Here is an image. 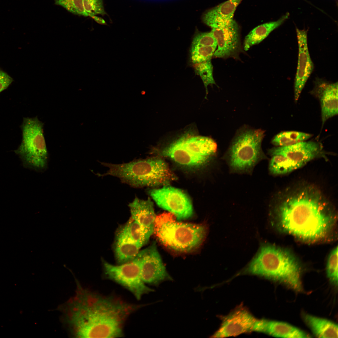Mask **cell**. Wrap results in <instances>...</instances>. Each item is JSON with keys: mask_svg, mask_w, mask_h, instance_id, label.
Instances as JSON below:
<instances>
[{"mask_svg": "<svg viewBox=\"0 0 338 338\" xmlns=\"http://www.w3.org/2000/svg\"><path fill=\"white\" fill-rule=\"evenodd\" d=\"M76 283L75 295L59 308L72 335L80 338L122 336L125 321L141 305L93 292Z\"/></svg>", "mask_w": 338, "mask_h": 338, "instance_id": "obj_1", "label": "cell"}, {"mask_svg": "<svg viewBox=\"0 0 338 338\" xmlns=\"http://www.w3.org/2000/svg\"><path fill=\"white\" fill-rule=\"evenodd\" d=\"M274 211L285 232L303 240L325 237L335 223V211L318 188L300 186L277 196Z\"/></svg>", "mask_w": 338, "mask_h": 338, "instance_id": "obj_2", "label": "cell"}, {"mask_svg": "<svg viewBox=\"0 0 338 338\" xmlns=\"http://www.w3.org/2000/svg\"><path fill=\"white\" fill-rule=\"evenodd\" d=\"M244 271L279 281L296 290L302 288L300 268L295 259L288 251L274 245L261 246Z\"/></svg>", "mask_w": 338, "mask_h": 338, "instance_id": "obj_3", "label": "cell"}, {"mask_svg": "<svg viewBox=\"0 0 338 338\" xmlns=\"http://www.w3.org/2000/svg\"><path fill=\"white\" fill-rule=\"evenodd\" d=\"M108 168L100 177L110 175L135 188L166 186L176 179L166 163L156 157L140 159L120 164L101 162Z\"/></svg>", "mask_w": 338, "mask_h": 338, "instance_id": "obj_4", "label": "cell"}, {"mask_svg": "<svg viewBox=\"0 0 338 338\" xmlns=\"http://www.w3.org/2000/svg\"><path fill=\"white\" fill-rule=\"evenodd\" d=\"M206 232L205 226L179 222L169 213L156 216L154 233L165 246L178 251L188 252L201 244Z\"/></svg>", "mask_w": 338, "mask_h": 338, "instance_id": "obj_5", "label": "cell"}, {"mask_svg": "<svg viewBox=\"0 0 338 338\" xmlns=\"http://www.w3.org/2000/svg\"><path fill=\"white\" fill-rule=\"evenodd\" d=\"M264 131L244 128L239 131L227 152L228 161L232 171L250 173L261 160L267 158L261 148Z\"/></svg>", "mask_w": 338, "mask_h": 338, "instance_id": "obj_6", "label": "cell"}, {"mask_svg": "<svg viewBox=\"0 0 338 338\" xmlns=\"http://www.w3.org/2000/svg\"><path fill=\"white\" fill-rule=\"evenodd\" d=\"M217 145L206 136H184L164 149L162 155L186 166L198 167L207 163L215 154Z\"/></svg>", "mask_w": 338, "mask_h": 338, "instance_id": "obj_7", "label": "cell"}, {"mask_svg": "<svg viewBox=\"0 0 338 338\" xmlns=\"http://www.w3.org/2000/svg\"><path fill=\"white\" fill-rule=\"evenodd\" d=\"M43 126L37 117L24 118L21 126L22 141L15 151L26 164L40 170L46 167L48 158Z\"/></svg>", "mask_w": 338, "mask_h": 338, "instance_id": "obj_8", "label": "cell"}, {"mask_svg": "<svg viewBox=\"0 0 338 338\" xmlns=\"http://www.w3.org/2000/svg\"><path fill=\"white\" fill-rule=\"evenodd\" d=\"M104 273L110 279L129 291L138 300L154 290L142 280L141 272L140 259L138 254L132 260L118 265L104 261Z\"/></svg>", "mask_w": 338, "mask_h": 338, "instance_id": "obj_9", "label": "cell"}, {"mask_svg": "<svg viewBox=\"0 0 338 338\" xmlns=\"http://www.w3.org/2000/svg\"><path fill=\"white\" fill-rule=\"evenodd\" d=\"M149 194L160 207L174 215L177 220L187 219L193 213L191 201L187 195L178 189L169 186L153 189Z\"/></svg>", "mask_w": 338, "mask_h": 338, "instance_id": "obj_10", "label": "cell"}, {"mask_svg": "<svg viewBox=\"0 0 338 338\" xmlns=\"http://www.w3.org/2000/svg\"><path fill=\"white\" fill-rule=\"evenodd\" d=\"M140 259L141 275L146 284L158 286L166 281H172L167 273L155 243L138 253Z\"/></svg>", "mask_w": 338, "mask_h": 338, "instance_id": "obj_11", "label": "cell"}, {"mask_svg": "<svg viewBox=\"0 0 338 338\" xmlns=\"http://www.w3.org/2000/svg\"><path fill=\"white\" fill-rule=\"evenodd\" d=\"M212 28L211 32L218 46L213 56L224 59L238 58L242 49L239 28L237 22L233 19L226 25Z\"/></svg>", "mask_w": 338, "mask_h": 338, "instance_id": "obj_12", "label": "cell"}, {"mask_svg": "<svg viewBox=\"0 0 338 338\" xmlns=\"http://www.w3.org/2000/svg\"><path fill=\"white\" fill-rule=\"evenodd\" d=\"M269 153L271 156L280 154L285 156L297 169L315 158L325 155L320 144L313 141H305L289 146H277L269 149Z\"/></svg>", "mask_w": 338, "mask_h": 338, "instance_id": "obj_13", "label": "cell"}, {"mask_svg": "<svg viewBox=\"0 0 338 338\" xmlns=\"http://www.w3.org/2000/svg\"><path fill=\"white\" fill-rule=\"evenodd\" d=\"M257 320L245 308H238L223 318L220 327L212 337L236 336L253 331Z\"/></svg>", "mask_w": 338, "mask_h": 338, "instance_id": "obj_14", "label": "cell"}, {"mask_svg": "<svg viewBox=\"0 0 338 338\" xmlns=\"http://www.w3.org/2000/svg\"><path fill=\"white\" fill-rule=\"evenodd\" d=\"M298 45V65L294 83V98L297 102L312 72L314 64L307 44V30L296 28Z\"/></svg>", "mask_w": 338, "mask_h": 338, "instance_id": "obj_15", "label": "cell"}, {"mask_svg": "<svg viewBox=\"0 0 338 338\" xmlns=\"http://www.w3.org/2000/svg\"><path fill=\"white\" fill-rule=\"evenodd\" d=\"M311 93L320 101L323 126L327 120L338 114V83L318 82Z\"/></svg>", "mask_w": 338, "mask_h": 338, "instance_id": "obj_16", "label": "cell"}, {"mask_svg": "<svg viewBox=\"0 0 338 338\" xmlns=\"http://www.w3.org/2000/svg\"><path fill=\"white\" fill-rule=\"evenodd\" d=\"M128 206L131 217L140 225L148 241L154 233L156 217L152 202L149 197L145 200L136 197Z\"/></svg>", "mask_w": 338, "mask_h": 338, "instance_id": "obj_17", "label": "cell"}, {"mask_svg": "<svg viewBox=\"0 0 338 338\" xmlns=\"http://www.w3.org/2000/svg\"><path fill=\"white\" fill-rule=\"evenodd\" d=\"M253 331L265 333L282 338H300L310 337L305 332L289 324L266 319L257 320Z\"/></svg>", "mask_w": 338, "mask_h": 338, "instance_id": "obj_18", "label": "cell"}, {"mask_svg": "<svg viewBox=\"0 0 338 338\" xmlns=\"http://www.w3.org/2000/svg\"><path fill=\"white\" fill-rule=\"evenodd\" d=\"M243 0H228L208 10L203 15V20L212 28L226 25L233 20L234 12Z\"/></svg>", "mask_w": 338, "mask_h": 338, "instance_id": "obj_19", "label": "cell"}, {"mask_svg": "<svg viewBox=\"0 0 338 338\" xmlns=\"http://www.w3.org/2000/svg\"><path fill=\"white\" fill-rule=\"evenodd\" d=\"M141 248L132 241L120 228L116 233L114 243L115 256L118 263L130 261L137 255Z\"/></svg>", "mask_w": 338, "mask_h": 338, "instance_id": "obj_20", "label": "cell"}, {"mask_svg": "<svg viewBox=\"0 0 338 338\" xmlns=\"http://www.w3.org/2000/svg\"><path fill=\"white\" fill-rule=\"evenodd\" d=\"M289 14L287 13L276 21L264 23L253 28L245 37L243 48L248 50L253 45L260 43L274 30L282 25L289 18Z\"/></svg>", "mask_w": 338, "mask_h": 338, "instance_id": "obj_21", "label": "cell"}, {"mask_svg": "<svg viewBox=\"0 0 338 338\" xmlns=\"http://www.w3.org/2000/svg\"><path fill=\"white\" fill-rule=\"evenodd\" d=\"M306 324L313 333L321 338H337V325L327 320L309 315L304 316Z\"/></svg>", "mask_w": 338, "mask_h": 338, "instance_id": "obj_22", "label": "cell"}, {"mask_svg": "<svg viewBox=\"0 0 338 338\" xmlns=\"http://www.w3.org/2000/svg\"><path fill=\"white\" fill-rule=\"evenodd\" d=\"M312 136L310 134L300 131H283L275 136L271 143L277 146H285L306 141Z\"/></svg>", "mask_w": 338, "mask_h": 338, "instance_id": "obj_23", "label": "cell"}, {"mask_svg": "<svg viewBox=\"0 0 338 338\" xmlns=\"http://www.w3.org/2000/svg\"><path fill=\"white\" fill-rule=\"evenodd\" d=\"M271 156L269 170L272 175L285 174L297 169L289 160L283 155L276 154Z\"/></svg>", "mask_w": 338, "mask_h": 338, "instance_id": "obj_24", "label": "cell"}, {"mask_svg": "<svg viewBox=\"0 0 338 338\" xmlns=\"http://www.w3.org/2000/svg\"><path fill=\"white\" fill-rule=\"evenodd\" d=\"M120 228L132 241L141 248L147 243L148 241L141 227L131 217Z\"/></svg>", "mask_w": 338, "mask_h": 338, "instance_id": "obj_25", "label": "cell"}, {"mask_svg": "<svg viewBox=\"0 0 338 338\" xmlns=\"http://www.w3.org/2000/svg\"><path fill=\"white\" fill-rule=\"evenodd\" d=\"M196 73L201 78L206 89V95L208 93L207 86L216 84L213 75V68L211 59L194 64Z\"/></svg>", "mask_w": 338, "mask_h": 338, "instance_id": "obj_26", "label": "cell"}, {"mask_svg": "<svg viewBox=\"0 0 338 338\" xmlns=\"http://www.w3.org/2000/svg\"><path fill=\"white\" fill-rule=\"evenodd\" d=\"M217 47L192 44L191 58L194 64L211 59Z\"/></svg>", "mask_w": 338, "mask_h": 338, "instance_id": "obj_27", "label": "cell"}, {"mask_svg": "<svg viewBox=\"0 0 338 338\" xmlns=\"http://www.w3.org/2000/svg\"><path fill=\"white\" fill-rule=\"evenodd\" d=\"M338 247L331 252L328 258L326 272L328 278L335 285L338 284Z\"/></svg>", "mask_w": 338, "mask_h": 338, "instance_id": "obj_28", "label": "cell"}, {"mask_svg": "<svg viewBox=\"0 0 338 338\" xmlns=\"http://www.w3.org/2000/svg\"><path fill=\"white\" fill-rule=\"evenodd\" d=\"M192 44L216 47L217 46L216 40L211 31L197 33L193 38Z\"/></svg>", "mask_w": 338, "mask_h": 338, "instance_id": "obj_29", "label": "cell"}, {"mask_svg": "<svg viewBox=\"0 0 338 338\" xmlns=\"http://www.w3.org/2000/svg\"><path fill=\"white\" fill-rule=\"evenodd\" d=\"M85 10L88 16L106 14L103 6L102 0H85Z\"/></svg>", "mask_w": 338, "mask_h": 338, "instance_id": "obj_30", "label": "cell"}, {"mask_svg": "<svg viewBox=\"0 0 338 338\" xmlns=\"http://www.w3.org/2000/svg\"><path fill=\"white\" fill-rule=\"evenodd\" d=\"M13 81L9 75L0 69V93L7 89Z\"/></svg>", "mask_w": 338, "mask_h": 338, "instance_id": "obj_31", "label": "cell"}, {"mask_svg": "<svg viewBox=\"0 0 338 338\" xmlns=\"http://www.w3.org/2000/svg\"><path fill=\"white\" fill-rule=\"evenodd\" d=\"M97 23L103 25H107L105 21L102 18L96 15H92L90 16Z\"/></svg>", "mask_w": 338, "mask_h": 338, "instance_id": "obj_32", "label": "cell"}]
</instances>
